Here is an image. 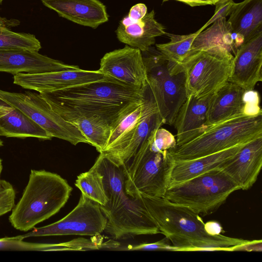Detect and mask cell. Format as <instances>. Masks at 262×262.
I'll return each instance as SVG.
<instances>
[{"instance_id": "1", "label": "cell", "mask_w": 262, "mask_h": 262, "mask_svg": "<svg viewBox=\"0 0 262 262\" xmlns=\"http://www.w3.org/2000/svg\"><path fill=\"white\" fill-rule=\"evenodd\" d=\"M92 167L103 176L107 198L106 204L100 205L107 219L105 232L117 239L160 233L141 198L126 193L122 166H118L101 152Z\"/></svg>"}, {"instance_id": "2", "label": "cell", "mask_w": 262, "mask_h": 262, "mask_svg": "<svg viewBox=\"0 0 262 262\" xmlns=\"http://www.w3.org/2000/svg\"><path fill=\"white\" fill-rule=\"evenodd\" d=\"M141 198L160 232L168 239L176 251H233L235 247L249 241L210 234L201 216L187 207L164 198Z\"/></svg>"}, {"instance_id": "3", "label": "cell", "mask_w": 262, "mask_h": 262, "mask_svg": "<svg viewBox=\"0 0 262 262\" xmlns=\"http://www.w3.org/2000/svg\"><path fill=\"white\" fill-rule=\"evenodd\" d=\"M144 89L110 77L63 90L39 93L49 103L99 116L112 124L130 104L144 99Z\"/></svg>"}, {"instance_id": "4", "label": "cell", "mask_w": 262, "mask_h": 262, "mask_svg": "<svg viewBox=\"0 0 262 262\" xmlns=\"http://www.w3.org/2000/svg\"><path fill=\"white\" fill-rule=\"evenodd\" d=\"M72 187L59 174L31 169L22 196L9 217L11 225L27 231L57 213L69 199Z\"/></svg>"}, {"instance_id": "5", "label": "cell", "mask_w": 262, "mask_h": 262, "mask_svg": "<svg viewBox=\"0 0 262 262\" xmlns=\"http://www.w3.org/2000/svg\"><path fill=\"white\" fill-rule=\"evenodd\" d=\"M261 137L262 115H242L211 126L189 142L169 150L174 159L191 160Z\"/></svg>"}, {"instance_id": "6", "label": "cell", "mask_w": 262, "mask_h": 262, "mask_svg": "<svg viewBox=\"0 0 262 262\" xmlns=\"http://www.w3.org/2000/svg\"><path fill=\"white\" fill-rule=\"evenodd\" d=\"M128 163L122 166L126 193L133 198H163L174 163L170 151L150 150L147 138Z\"/></svg>"}, {"instance_id": "7", "label": "cell", "mask_w": 262, "mask_h": 262, "mask_svg": "<svg viewBox=\"0 0 262 262\" xmlns=\"http://www.w3.org/2000/svg\"><path fill=\"white\" fill-rule=\"evenodd\" d=\"M239 186L220 168L169 185L163 198L187 207L201 216L216 211Z\"/></svg>"}, {"instance_id": "8", "label": "cell", "mask_w": 262, "mask_h": 262, "mask_svg": "<svg viewBox=\"0 0 262 262\" xmlns=\"http://www.w3.org/2000/svg\"><path fill=\"white\" fill-rule=\"evenodd\" d=\"M147 75V86L164 124L173 125L178 112L187 98L184 72L169 73L167 61L151 47L141 52Z\"/></svg>"}, {"instance_id": "9", "label": "cell", "mask_w": 262, "mask_h": 262, "mask_svg": "<svg viewBox=\"0 0 262 262\" xmlns=\"http://www.w3.org/2000/svg\"><path fill=\"white\" fill-rule=\"evenodd\" d=\"M233 59V54L223 48L192 54L184 70L187 96L203 98L215 94L228 82Z\"/></svg>"}, {"instance_id": "10", "label": "cell", "mask_w": 262, "mask_h": 262, "mask_svg": "<svg viewBox=\"0 0 262 262\" xmlns=\"http://www.w3.org/2000/svg\"><path fill=\"white\" fill-rule=\"evenodd\" d=\"M0 99L21 111L52 138L66 140L74 145L80 143L89 144L80 130L55 112L39 93L30 91L10 92L0 90Z\"/></svg>"}, {"instance_id": "11", "label": "cell", "mask_w": 262, "mask_h": 262, "mask_svg": "<svg viewBox=\"0 0 262 262\" xmlns=\"http://www.w3.org/2000/svg\"><path fill=\"white\" fill-rule=\"evenodd\" d=\"M107 219L100 205L81 193L77 206L68 214L51 224L38 228L21 235L30 237L78 235L94 236L105 228Z\"/></svg>"}, {"instance_id": "12", "label": "cell", "mask_w": 262, "mask_h": 262, "mask_svg": "<svg viewBox=\"0 0 262 262\" xmlns=\"http://www.w3.org/2000/svg\"><path fill=\"white\" fill-rule=\"evenodd\" d=\"M98 70L104 76L127 85L141 89L147 85L142 52L128 45L106 53L101 59Z\"/></svg>"}, {"instance_id": "13", "label": "cell", "mask_w": 262, "mask_h": 262, "mask_svg": "<svg viewBox=\"0 0 262 262\" xmlns=\"http://www.w3.org/2000/svg\"><path fill=\"white\" fill-rule=\"evenodd\" d=\"M106 77L99 70L79 69L37 73H20L14 75L13 83L39 93L51 92L100 80Z\"/></svg>"}, {"instance_id": "14", "label": "cell", "mask_w": 262, "mask_h": 262, "mask_svg": "<svg viewBox=\"0 0 262 262\" xmlns=\"http://www.w3.org/2000/svg\"><path fill=\"white\" fill-rule=\"evenodd\" d=\"M262 32L244 43L233 56L228 82L246 91L262 81Z\"/></svg>"}, {"instance_id": "15", "label": "cell", "mask_w": 262, "mask_h": 262, "mask_svg": "<svg viewBox=\"0 0 262 262\" xmlns=\"http://www.w3.org/2000/svg\"><path fill=\"white\" fill-rule=\"evenodd\" d=\"M80 69L27 49L0 50V72L15 75L20 73H37Z\"/></svg>"}, {"instance_id": "16", "label": "cell", "mask_w": 262, "mask_h": 262, "mask_svg": "<svg viewBox=\"0 0 262 262\" xmlns=\"http://www.w3.org/2000/svg\"><path fill=\"white\" fill-rule=\"evenodd\" d=\"M262 166V137L245 144L221 168L239 187L247 190L256 182Z\"/></svg>"}, {"instance_id": "17", "label": "cell", "mask_w": 262, "mask_h": 262, "mask_svg": "<svg viewBox=\"0 0 262 262\" xmlns=\"http://www.w3.org/2000/svg\"><path fill=\"white\" fill-rule=\"evenodd\" d=\"M62 17L80 25L96 28L108 20L105 6L99 0H41Z\"/></svg>"}, {"instance_id": "18", "label": "cell", "mask_w": 262, "mask_h": 262, "mask_svg": "<svg viewBox=\"0 0 262 262\" xmlns=\"http://www.w3.org/2000/svg\"><path fill=\"white\" fill-rule=\"evenodd\" d=\"M154 10L138 20L125 16L116 30L118 40L141 52L148 51L155 43L156 38L165 34V27L156 20Z\"/></svg>"}, {"instance_id": "19", "label": "cell", "mask_w": 262, "mask_h": 262, "mask_svg": "<svg viewBox=\"0 0 262 262\" xmlns=\"http://www.w3.org/2000/svg\"><path fill=\"white\" fill-rule=\"evenodd\" d=\"M212 96L203 98L187 96L173 124L177 130L176 146L189 142L208 128L206 113Z\"/></svg>"}, {"instance_id": "20", "label": "cell", "mask_w": 262, "mask_h": 262, "mask_svg": "<svg viewBox=\"0 0 262 262\" xmlns=\"http://www.w3.org/2000/svg\"><path fill=\"white\" fill-rule=\"evenodd\" d=\"M49 104L63 119L75 125L86 138L89 144L95 147L99 152L103 151L111 133V123L108 121L97 115L56 104Z\"/></svg>"}, {"instance_id": "21", "label": "cell", "mask_w": 262, "mask_h": 262, "mask_svg": "<svg viewBox=\"0 0 262 262\" xmlns=\"http://www.w3.org/2000/svg\"><path fill=\"white\" fill-rule=\"evenodd\" d=\"M245 91L239 86L228 82L214 94L206 113L208 128L233 117L244 115Z\"/></svg>"}, {"instance_id": "22", "label": "cell", "mask_w": 262, "mask_h": 262, "mask_svg": "<svg viewBox=\"0 0 262 262\" xmlns=\"http://www.w3.org/2000/svg\"><path fill=\"white\" fill-rule=\"evenodd\" d=\"M247 143L191 160L174 159L169 185L184 182L214 169H221Z\"/></svg>"}, {"instance_id": "23", "label": "cell", "mask_w": 262, "mask_h": 262, "mask_svg": "<svg viewBox=\"0 0 262 262\" xmlns=\"http://www.w3.org/2000/svg\"><path fill=\"white\" fill-rule=\"evenodd\" d=\"M164 124L153 97L146 85L144 104L140 119L137 122L130 142L114 163L121 166L128 163L147 139L151 132Z\"/></svg>"}, {"instance_id": "24", "label": "cell", "mask_w": 262, "mask_h": 262, "mask_svg": "<svg viewBox=\"0 0 262 262\" xmlns=\"http://www.w3.org/2000/svg\"><path fill=\"white\" fill-rule=\"evenodd\" d=\"M244 42L243 36L232 31L226 17L221 18L198 34L192 44L189 56L196 52L214 48L225 49L234 55Z\"/></svg>"}, {"instance_id": "25", "label": "cell", "mask_w": 262, "mask_h": 262, "mask_svg": "<svg viewBox=\"0 0 262 262\" xmlns=\"http://www.w3.org/2000/svg\"><path fill=\"white\" fill-rule=\"evenodd\" d=\"M0 136L51 140L52 138L18 108L0 99Z\"/></svg>"}, {"instance_id": "26", "label": "cell", "mask_w": 262, "mask_h": 262, "mask_svg": "<svg viewBox=\"0 0 262 262\" xmlns=\"http://www.w3.org/2000/svg\"><path fill=\"white\" fill-rule=\"evenodd\" d=\"M228 21L232 31L244 42L262 32V0H244L237 3Z\"/></svg>"}, {"instance_id": "27", "label": "cell", "mask_w": 262, "mask_h": 262, "mask_svg": "<svg viewBox=\"0 0 262 262\" xmlns=\"http://www.w3.org/2000/svg\"><path fill=\"white\" fill-rule=\"evenodd\" d=\"M201 32L202 31L199 29L194 33L187 35L166 33L170 41L167 43L156 45L157 50L166 60L170 74L177 75L184 72L192 44Z\"/></svg>"}, {"instance_id": "28", "label": "cell", "mask_w": 262, "mask_h": 262, "mask_svg": "<svg viewBox=\"0 0 262 262\" xmlns=\"http://www.w3.org/2000/svg\"><path fill=\"white\" fill-rule=\"evenodd\" d=\"M8 20L0 16V50L27 49L38 52L41 48L40 41L33 34L11 31ZM13 26V25H12Z\"/></svg>"}, {"instance_id": "29", "label": "cell", "mask_w": 262, "mask_h": 262, "mask_svg": "<svg viewBox=\"0 0 262 262\" xmlns=\"http://www.w3.org/2000/svg\"><path fill=\"white\" fill-rule=\"evenodd\" d=\"M143 104L144 100L130 104L111 124L110 137L104 149L126 135L135 126L140 118Z\"/></svg>"}, {"instance_id": "30", "label": "cell", "mask_w": 262, "mask_h": 262, "mask_svg": "<svg viewBox=\"0 0 262 262\" xmlns=\"http://www.w3.org/2000/svg\"><path fill=\"white\" fill-rule=\"evenodd\" d=\"M75 185L82 194L100 205H104L107 203L103 176L93 167L78 176Z\"/></svg>"}, {"instance_id": "31", "label": "cell", "mask_w": 262, "mask_h": 262, "mask_svg": "<svg viewBox=\"0 0 262 262\" xmlns=\"http://www.w3.org/2000/svg\"><path fill=\"white\" fill-rule=\"evenodd\" d=\"M148 140L149 148L154 151L170 150L176 146L174 136L169 131L161 127L154 130Z\"/></svg>"}, {"instance_id": "32", "label": "cell", "mask_w": 262, "mask_h": 262, "mask_svg": "<svg viewBox=\"0 0 262 262\" xmlns=\"http://www.w3.org/2000/svg\"><path fill=\"white\" fill-rule=\"evenodd\" d=\"M15 191L5 180H0V216L11 211L15 205Z\"/></svg>"}, {"instance_id": "33", "label": "cell", "mask_w": 262, "mask_h": 262, "mask_svg": "<svg viewBox=\"0 0 262 262\" xmlns=\"http://www.w3.org/2000/svg\"><path fill=\"white\" fill-rule=\"evenodd\" d=\"M237 3L233 0H220L215 4L214 14L211 18L201 28L202 31L216 20L230 15L236 7Z\"/></svg>"}, {"instance_id": "34", "label": "cell", "mask_w": 262, "mask_h": 262, "mask_svg": "<svg viewBox=\"0 0 262 262\" xmlns=\"http://www.w3.org/2000/svg\"><path fill=\"white\" fill-rule=\"evenodd\" d=\"M245 106L244 114L247 116L262 115L259 106L260 97L258 92L252 90L246 91L244 93Z\"/></svg>"}, {"instance_id": "35", "label": "cell", "mask_w": 262, "mask_h": 262, "mask_svg": "<svg viewBox=\"0 0 262 262\" xmlns=\"http://www.w3.org/2000/svg\"><path fill=\"white\" fill-rule=\"evenodd\" d=\"M126 250L176 251V248L170 244L169 241L166 237L155 243L129 245L127 247Z\"/></svg>"}, {"instance_id": "36", "label": "cell", "mask_w": 262, "mask_h": 262, "mask_svg": "<svg viewBox=\"0 0 262 262\" xmlns=\"http://www.w3.org/2000/svg\"><path fill=\"white\" fill-rule=\"evenodd\" d=\"M147 12L146 6L143 3H138L132 7L127 16L130 20H138L143 18Z\"/></svg>"}, {"instance_id": "37", "label": "cell", "mask_w": 262, "mask_h": 262, "mask_svg": "<svg viewBox=\"0 0 262 262\" xmlns=\"http://www.w3.org/2000/svg\"><path fill=\"white\" fill-rule=\"evenodd\" d=\"M262 250L261 240L249 241L245 244L235 247L234 251H261Z\"/></svg>"}, {"instance_id": "38", "label": "cell", "mask_w": 262, "mask_h": 262, "mask_svg": "<svg viewBox=\"0 0 262 262\" xmlns=\"http://www.w3.org/2000/svg\"><path fill=\"white\" fill-rule=\"evenodd\" d=\"M169 0H163V2H166ZM180 1L186 4L191 7L204 6L208 5H214L213 0H175Z\"/></svg>"}, {"instance_id": "39", "label": "cell", "mask_w": 262, "mask_h": 262, "mask_svg": "<svg viewBox=\"0 0 262 262\" xmlns=\"http://www.w3.org/2000/svg\"><path fill=\"white\" fill-rule=\"evenodd\" d=\"M206 224V227L207 231L211 234H221L222 228L221 226L216 222H211Z\"/></svg>"}, {"instance_id": "40", "label": "cell", "mask_w": 262, "mask_h": 262, "mask_svg": "<svg viewBox=\"0 0 262 262\" xmlns=\"http://www.w3.org/2000/svg\"><path fill=\"white\" fill-rule=\"evenodd\" d=\"M3 163H2V160L1 159H0V180H1V173H2V170H3Z\"/></svg>"}, {"instance_id": "41", "label": "cell", "mask_w": 262, "mask_h": 262, "mask_svg": "<svg viewBox=\"0 0 262 262\" xmlns=\"http://www.w3.org/2000/svg\"><path fill=\"white\" fill-rule=\"evenodd\" d=\"M3 146V142L2 140L0 139V147Z\"/></svg>"}, {"instance_id": "42", "label": "cell", "mask_w": 262, "mask_h": 262, "mask_svg": "<svg viewBox=\"0 0 262 262\" xmlns=\"http://www.w3.org/2000/svg\"><path fill=\"white\" fill-rule=\"evenodd\" d=\"M220 0H213L214 1V5H215V3H216L217 2H219Z\"/></svg>"}, {"instance_id": "43", "label": "cell", "mask_w": 262, "mask_h": 262, "mask_svg": "<svg viewBox=\"0 0 262 262\" xmlns=\"http://www.w3.org/2000/svg\"><path fill=\"white\" fill-rule=\"evenodd\" d=\"M4 0H0V5H1Z\"/></svg>"}]
</instances>
